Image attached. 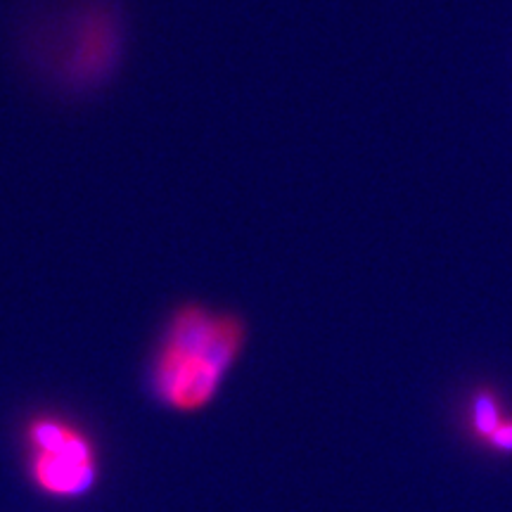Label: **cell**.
<instances>
[{
  "label": "cell",
  "instance_id": "1",
  "mask_svg": "<svg viewBox=\"0 0 512 512\" xmlns=\"http://www.w3.org/2000/svg\"><path fill=\"white\" fill-rule=\"evenodd\" d=\"M247 344L245 320L188 302L171 313L152 368L157 399L176 413H197L214 401Z\"/></svg>",
  "mask_w": 512,
  "mask_h": 512
},
{
  "label": "cell",
  "instance_id": "2",
  "mask_svg": "<svg viewBox=\"0 0 512 512\" xmlns=\"http://www.w3.org/2000/svg\"><path fill=\"white\" fill-rule=\"evenodd\" d=\"M46 19L48 27L36 41L46 79L72 95L105 88L126 50V22L117 0H72Z\"/></svg>",
  "mask_w": 512,
  "mask_h": 512
},
{
  "label": "cell",
  "instance_id": "5",
  "mask_svg": "<svg viewBox=\"0 0 512 512\" xmlns=\"http://www.w3.org/2000/svg\"><path fill=\"white\" fill-rule=\"evenodd\" d=\"M486 453H494L498 458H510L512 456V415L503 422L501 430L491 437Z\"/></svg>",
  "mask_w": 512,
  "mask_h": 512
},
{
  "label": "cell",
  "instance_id": "3",
  "mask_svg": "<svg viewBox=\"0 0 512 512\" xmlns=\"http://www.w3.org/2000/svg\"><path fill=\"white\" fill-rule=\"evenodd\" d=\"M29 475L43 494L76 498L98 479L93 441L79 427L57 418H36L27 427Z\"/></svg>",
  "mask_w": 512,
  "mask_h": 512
},
{
  "label": "cell",
  "instance_id": "4",
  "mask_svg": "<svg viewBox=\"0 0 512 512\" xmlns=\"http://www.w3.org/2000/svg\"><path fill=\"white\" fill-rule=\"evenodd\" d=\"M510 415L512 411L505 406L503 394L496 387H489V384H479V387L470 389L463 399V408H460V432L477 448L486 451L491 437L501 430V425Z\"/></svg>",
  "mask_w": 512,
  "mask_h": 512
}]
</instances>
